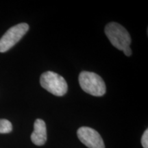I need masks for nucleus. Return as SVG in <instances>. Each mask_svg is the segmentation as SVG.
<instances>
[{"label":"nucleus","mask_w":148,"mask_h":148,"mask_svg":"<svg viewBox=\"0 0 148 148\" xmlns=\"http://www.w3.org/2000/svg\"><path fill=\"white\" fill-rule=\"evenodd\" d=\"M123 51V53H125V55L127 56H131V54H132V49H130V47H127L126 49H125Z\"/></svg>","instance_id":"1a4fd4ad"},{"label":"nucleus","mask_w":148,"mask_h":148,"mask_svg":"<svg viewBox=\"0 0 148 148\" xmlns=\"http://www.w3.org/2000/svg\"><path fill=\"white\" fill-rule=\"evenodd\" d=\"M78 79L80 87L84 92L96 97H101L106 93V84L97 74L84 71L79 73Z\"/></svg>","instance_id":"f257e3e1"},{"label":"nucleus","mask_w":148,"mask_h":148,"mask_svg":"<svg viewBox=\"0 0 148 148\" xmlns=\"http://www.w3.org/2000/svg\"><path fill=\"white\" fill-rule=\"evenodd\" d=\"M41 86L56 96L61 97L67 92L68 86L62 76L53 71H46L40 77Z\"/></svg>","instance_id":"7ed1b4c3"},{"label":"nucleus","mask_w":148,"mask_h":148,"mask_svg":"<svg viewBox=\"0 0 148 148\" xmlns=\"http://www.w3.org/2000/svg\"><path fill=\"white\" fill-rule=\"evenodd\" d=\"M31 140L34 145H43L47 140V128L45 121L37 119L34 122V131L31 135Z\"/></svg>","instance_id":"423d86ee"},{"label":"nucleus","mask_w":148,"mask_h":148,"mask_svg":"<svg viewBox=\"0 0 148 148\" xmlns=\"http://www.w3.org/2000/svg\"><path fill=\"white\" fill-rule=\"evenodd\" d=\"M12 125L10 121L7 119H0V134H8L12 132Z\"/></svg>","instance_id":"0eeeda50"},{"label":"nucleus","mask_w":148,"mask_h":148,"mask_svg":"<svg viewBox=\"0 0 148 148\" xmlns=\"http://www.w3.org/2000/svg\"><path fill=\"white\" fill-rule=\"evenodd\" d=\"M29 29L28 24L18 23L10 27L0 38V52L4 53L21 39Z\"/></svg>","instance_id":"20e7f679"},{"label":"nucleus","mask_w":148,"mask_h":148,"mask_svg":"<svg viewBox=\"0 0 148 148\" xmlns=\"http://www.w3.org/2000/svg\"><path fill=\"white\" fill-rule=\"evenodd\" d=\"M105 34L112 45L119 50L123 51L130 47L131 38L129 32L120 24L111 22L105 27Z\"/></svg>","instance_id":"f03ea898"},{"label":"nucleus","mask_w":148,"mask_h":148,"mask_svg":"<svg viewBox=\"0 0 148 148\" xmlns=\"http://www.w3.org/2000/svg\"><path fill=\"white\" fill-rule=\"evenodd\" d=\"M141 144L144 148H148V130L144 132L143 136L141 137Z\"/></svg>","instance_id":"6e6552de"},{"label":"nucleus","mask_w":148,"mask_h":148,"mask_svg":"<svg viewBox=\"0 0 148 148\" xmlns=\"http://www.w3.org/2000/svg\"><path fill=\"white\" fill-rule=\"evenodd\" d=\"M77 137L88 148H105L103 140L95 130L88 127H81L77 131Z\"/></svg>","instance_id":"39448f33"}]
</instances>
